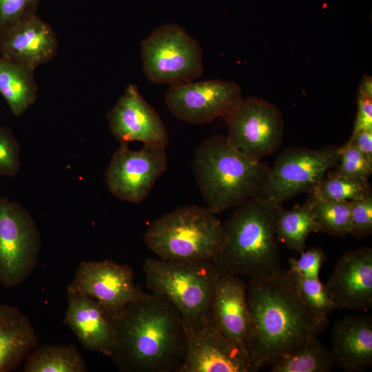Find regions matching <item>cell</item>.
<instances>
[{
  "label": "cell",
  "instance_id": "1",
  "mask_svg": "<svg viewBox=\"0 0 372 372\" xmlns=\"http://www.w3.org/2000/svg\"><path fill=\"white\" fill-rule=\"evenodd\" d=\"M110 358L124 372H178L186 353L182 317L165 296L144 291L112 317Z\"/></svg>",
  "mask_w": 372,
  "mask_h": 372
},
{
  "label": "cell",
  "instance_id": "2",
  "mask_svg": "<svg viewBox=\"0 0 372 372\" xmlns=\"http://www.w3.org/2000/svg\"><path fill=\"white\" fill-rule=\"evenodd\" d=\"M247 300L246 348L254 371L270 366L327 325L309 311L288 270L281 269L269 278L250 280Z\"/></svg>",
  "mask_w": 372,
  "mask_h": 372
},
{
  "label": "cell",
  "instance_id": "3",
  "mask_svg": "<svg viewBox=\"0 0 372 372\" xmlns=\"http://www.w3.org/2000/svg\"><path fill=\"white\" fill-rule=\"evenodd\" d=\"M236 207L223 225V241L214 262L219 274L246 276L253 280L274 276L281 270L274 208L256 198Z\"/></svg>",
  "mask_w": 372,
  "mask_h": 372
},
{
  "label": "cell",
  "instance_id": "4",
  "mask_svg": "<svg viewBox=\"0 0 372 372\" xmlns=\"http://www.w3.org/2000/svg\"><path fill=\"white\" fill-rule=\"evenodd\" d=\"M192 169L207 208L216 214L256 196L269 169L214 135L197 147Z\"/></svg>",
  "mask_w": 372,
  "mask_h": 372
},
{
  "label": "cell",
  "instance_id": "5",
  "mask_svg": "<svg viewBox=\"0 0 372 372\" xmlns=\"http://www.w3.org/2000/svg\"><path fill=\"white\" fill-rule=\"evenodd\" d=\"M223 236L220 220L207 207H178L151 223L144 235L149 249L167 261L214 262Z\"/></svg>",
  "mask_w": 372,
  "mask_h": 372
},
{
  "label": "cell",
  "instance_id": "6",
  "mask_svg": "<svg viewBox=\"0 0 372 372\" xmlns=\"http://www.w3.org/2000/svg\"><path fill=\"white\" fill-rule=\"evenodd\" d=\"M147 287L167 298L179 311L185 328L211 317L220 276L209 261H167L147 258L143 267Z\"/></svg>",
  "mask_w": 372,
  "mask_h": 372
},
{
  "label": "cell",
  "instance_id": "7",
  "mask_svg": "<svg viewBox=\"0 0 372 372\" xmlns=\"http://www.w3.org/2000/svg\"><path fill=\"white\" fill-rule=\"evenodd\" d=\"M340 146L316 149L290 147L284 149L269 167L256 196L271 207H282L296 195L309 192L338 163Z\"/></svg>",
  "mask_w": 372,
  "mask_h": 372
},
{
  "label": "cell",
  "instance_id": "8",
  "mask_svg": "<svg viewBox=\"0 0 372 372\" xmlns=\"http://www.w3.org/2000/svg\"><path fill=\"white\" fill-rule=\"evenodd\" d=\"M147 79L170 86L192 81L203 72V50L181 26L169 23L154 29L141 43Z\"/></svg>",
  "mask_w": 372,
  "mask_h": 372
},
{
  "label": "cell",
  "instance_id": "9",
  "mask_svg": "<svg viewBox=\"0 0 372 372\" xmlns=\"http://www.w3.org/2000/svg\"><path fill=\"white\" fill-rule=\"evenodd\" d=\"M41 236L30 214L20 204L0 197V283L14 287L39 262Z\"/></svg>",
  "mask_w": 372,
  "mask_h": 372
},
{
  "label": "cell",
  "instance_id": "10",
  "mask_svg": "<svg viewBox=\"0 0 372 372\" xmlns=\"http://www.w3.org/2000/svg\"><path fill=\"white\" fill-rule=\"evenodd\" d=\"M230 144L246 156L261 160L277 152L284 136V120L279 108L264 99H243L224 118Z\"/></svg>",
  "mask_w": 372,
  "mask_h": 372
},
{
  "label": "cell",
  "instance_id": "11",
  "mask_svg": "<svg viewBox=\"0 0 372 372\" xmlns=\"http://www.w3.org/2000/svg\"><path fill=\"white\" fill-rule=\"evenodd\" d=\"M165 148L144 145L134 151L128 143H121L105 172V183L110 193L124 201H143L167 169Z\"/></svg>",
  "mask_w": 372,
  "mask_h": 372
},
{
  "label": "cell",
  "instance_id": "12",
  "mask_svg": "<svg viewBox=\"0 0 372 372\" xmlns=\"http://www.w3.org/2000/svg\"><path fill=\"white\" fill-rule=\"evenodd\" d=\"M243 99L236 83L207 80L169 86L165 103L178 119L201 125L218 117L226 118Z\"/></svg>",
  "mask_w": 372,
  "mask_h": 372
},
{
  "label": "cell",
  "instance_id": "13",
  "mask_svg": "<svg viewBox=\"0 0 372 372\" xmlns=\"http://www.w3.org/2000/svg\"><path fill=\"white\" fill-rule=\"evenodd\" d=\"M185 330L186 353L178 372H254L249 359L223 334L211 316Z\"/></svg>",
  "mask_w": 372,
  "mask_h": 372
},
{
  "label": "cell",
  "instance_id": "14",
  "mask_svg": "<svg viewBox=\"0 0 372 372\" xmlns=\"http://www.w3.org/2000/svg\"><path fill=\"white\" fill-rule=\"evenodd\" d=\"M67 291L96 300L112 317L143 292L134 284L130 266L110 260L81 262Z\"/></svg>",
  "mask_w": 372,
  "mask_h": 372
},
{
  "label": "cell",
  "instance_id": "15",
  "mask_svg": "<svg viewBox=\"0 0 372 372\" xmlns=\"http://www.w3.org/2000/svg\"><path fill=\"white\" fill-rule=\"evenodd\" d=\"M113 136L120 143L138 141L165 147L169 134L159 114L130 84L107 115Z\"/></svg>",
  "mask_w": 372,
  "mask_h": 372
},
{
  "label": "cell",
  "instance_id": "16",
  "mask_svg": "<svg viewBox=\"0 0 372 372\" xmlns=\"http://www.w3.org/2000/svg\"><path fill=\"white\" fill-rule=\"evenodd\" d=\"M57 50L55 32L36 14L0 30L1 56L32 70L52 60Z\"/></svg>",
  "mask_w": 372,
  "mask_h": 372
},
{
  "label": "cell",
  "instance_id": "17",
  "mask_svg": "<svg viewBox=\"0 0 372 372\" xmlns=\"http://www.w3.org/2000/svg\"><path fill=\"white\" fill-rule=\"evenodd\" d=\"M327 288L337 309L360 311L372 307V249L344 254L330 275Z\"/></svg>",
  "mask_w": 372,
  "mask_h": 372
},
{
  "label": "cell",
  "instance_id": "18",
  "mask_svg": "<svg viewBox=\"0 0 372 372\" xmlns=\"http://www.w3.org/2000/svg\"><path fill=\"white\" fill-rule=\"evenodd\" d=\"M63 322L83 349L110 356L114 342L113 319L102 304L89 297L68 291Z\"/></svg>",
  "mask_w": 372,
  "mask_h": 372
},
{
  "label": "cell",
  "instance_id": "19",
  "mask_svg": "<svg viewBox=\"0 0 372 372\" xmlns=\"http://www.w3.org/2000/svg\"><path fill=\"white\" fill-rule=\"evenodd\" d=\"M247 285L237 276L220 275L214 289L211 316L217 327L248 358Z\"/></svg>",
  "mask_w": 372,
  "mask_h": 372
},
{
  "label": "cell",
  "instance_id": "20",
  "mask_svg": "<svg viewBox=\"0 0 372 372\" xmlns=\"http://www.w3.org/2000/svg\"><path fill=\"white\" fill-rule=\"evenodd\" d=\"M335 365L347 372H361L372 366V316L348 315L333 327Z\"/></svg>",
  "mask_w": 372,
  "mask_h": 372
},
{
  "label": "cell",
  "instance_id": "21",
  "mask_svg": "<svg viewBox=\"0 0 372 372\" xmlns=\"http://www.w3.org/2000/svg\"><path fill=\"white\" fill-rule=\"evenodd\" d=\"M37 344L30 319L17 307L0 303V372L16 369Z\"/></svg>",
  "mask_w": 372,
  "mask_h": 372
},
{
  "label": "cell",
  "instance_id": "22",
  "mask_svg": "<svg viewBox=\"0 0 372 372\" xmlns=\"http://www.w3.org/2000/svg\"><path fill=\"white\" fill-rule=\"evenodd\" d=\"M33 71L0 56V94L16 116L23 114L37 99Z\"/></svg>",
  "mask_w": 372,
  "mask_h": 372
},
{
  "label": "cell",
  "instance_id": "23",
  "mask_svg": "<svg viewBox=\"0 0 372 372\" xmlns=\"http://www.w3.org/2000/svg\"><path fill=\"white\" fill-rule=\"evenodd\" d=\"M273 227L278 242L298 253L304 251L308 236L318 231L311 201L307 198L303 205L290 210L284 209L282 207L274 208Z\"/></svg>",
  "mask_w": 372,
  "mask_h": 372
},
{
  "label": "cell",
  "instance_id": "24",
  "mask_svg": "<svg viewBox=\"0 0 372 372\" xmlns=\"http://www.w3.org/2000/svg\"><path fill=\"white\" fill-rule=\"evenodd\" d=\"M270 366L271 372H329L335 362L331 350L313 336Z\"/></svg>",
  "mask_w": 372,
  "mask_h": 372
},
{
  "label": "cell",
  "instance_id": "25",
  "mask_svg": "<svg viewBox=\"0 0 372 372\" xmlns=\"http://www.w3.org/2000/svg\"><path fill=\"white\" fill-rule=\"evenodd\" d=\"M25 372H85V362L74 345L41 347L28 356Z\"/></svg>",
  "mask_w": 372,
  "mask_h": 372
},
{
  "label": "cell",
  "instance_id": "26",
  "mask_svg": "<svg viewBox=\"0 0 372 372\" xmlns=\"http://www.w3.org/2000/svg\"><path fill=\"white\" fill-rule=\"evenodd\" d=\"M313 200L351 201L371 193L369 180L335 175L329 172L308 192Z\"/></svg>",
  "mask_w": 372,
  "mask_h": 372
},
{
  "label": "cell",
  "instance_id": "27",
  "mask_svg": "<svg viewBox=\"0 0 372 372\" xmlns=\"http://www.w3.org/2000/svg\"><path fill=\"white\" fill-rule=\"evenodd\" d=\"M309 199L312 203L313 216L318 231L341 238L349 234L351 224L350 201Z\"/></svg>",
  "mask_w": 372,
  "mask_h": 372
},
{
  "label": "cell",
  "instance_id": "28",
  "mask_svg": "<svg viewBox=\"0 0 372 372\" xmlns=\"http://www.w3.org/2000/svg\"><path fill=\"white\" fill-rule=\"evenodd\" d=\"M309 311L320 321L328 323L329 316L337 309L332 295L320 278H307L288 270Z\"/></svg>",
  "mask_w": 372,
  "mask_h": 372
},
{
  "label": "cell",
  "instance_id": "29",
  "mask_svg": "<svg viewBox=\"0 0 372 372\" xmlns=\"http://www.w3.org/2000/svg\"><path fill=\"white\" fill-rule=\"evenodd\" d=\"M329 172L349 178L369 180L372 174V161L355 146L345 143L340 146V159Z\"/></svg>",
  "mask_w": 372,
  "mask_h": 372
},
{
  "label": "cell",
  "instance_id": "30",
  "mask_svg": "<svg viewBox=\"0 0 372 372\" xmlns=\"http://www.w3.org/2000/svg\"><path fill=\"white\" fill-rule=\"evenodd\" d=\"M19 143L12 130L0 126V176L14 177L20 167Z\"/></svg>",
  "mask_w": 372,
  "mask_h": 372
},
{
  "label": "cell",
  "instance_id": "31",
  "mask_svg": "<svg viewBox=\"0 0 372 372\" xmlns=\"http://www.w3.org/2000/svg\"><path fill=\"white\" fill-rule=\"evenodd\" d=\"M351 224L349 234L362 238L372 232V193L350 201Z\"/></svg>",
  "mask_w": 372,
  "mask_h": 372
},
{
  "label": "cell",
  "instance_id": "32",
  "mask_svg": "<svg viewBox=\"0 0 372 372\" xmlns=\"http://www.w3.org/2000/svg\"><path fill=\"white\" fill-rule=\"evenodd\" d=\"M327 260V256L320 247H311L300 253L296 259L289 258V271L307 278H320V269Z\"/></svg>",
  "mask_w": 372,
  "mask_h": 372
},
{
  "label": "cell",
  "instance_id": "33",
  "mask_svg": "<svg viewBox=\"0 0 372 372\" xmlns=\"http://www.w3.org/2000/svg\"><path fill=\"white\" fill-rule=\"evenodd\" d=\"M40 0H0V30L36 14Z\"/></svg>",
  "mask_w": 372,
  "mask_h": 372
},
{
  "label": "cell",
  "instance_id": "34",
  "mask_svg": "<svg viewBox=\"0 0 372 372\" xmlns=\"http://www.w3.org/2000/svg\"><path fill=\"white\" fill-rule=\"evenodd\" d=\"M372 130V96L358 94V111L352 132Z\"/></svg>",
  "mask_w": 372,
  "mask_h": 372
},
{
  "label": "cell",
  "instance_id": "35",
  "mask_svg": "<svg viewBox=\"0 0 372 372\" xmlns=\"http://www.w3.org/2000/svg\"><path fill=\"white\" fill-rule=\"evenodd\" d=\"M347 142L372 161V130H364L353 134Z\"/></svg>",
  "mask_w": 372,
  "mask_h": 372
},
{
  "label": "cell",
  "instance_id": "36",
  "mask_svg": "<svg viewBox=\"0 0 372 372\" xmlns=\"http://www.w3.org/2000/svg\"><path fill=\"white\" fill-rule=\"evenodd\" d=\"M358 94L372 96V79L371 76L364 74L358 87Z\"/></svg>",
  "mask_w": 372,
  "mask_h": 372
},
{
  "label": "cell",
  "instance_id": "37",
  "mask_svg": "<svg viewBox=\"0 0 372 372\" xmlns=\"http://www.w3.org/2000/svg\"><path fill=\"white\" fill-rule=\"evenodd\" d=\"M0 115H1V111H0Z\"/></svg>",
  "mask_w": 372,
  "mask_h": 372
}]
</instances>
